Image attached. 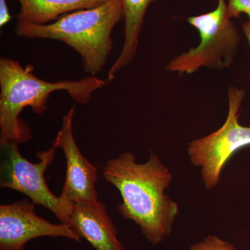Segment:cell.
Wrapping results in <instances>:
<instances>
[{"instance_id":"cell-7","label":"cell","mask_w":250,"mask_h":250,"mask_svg":"<svg viewBox=\"0 0 250 250\" xmlns=\"http://www.w3.org/2000/svg\"><path fill=\"white\" fill-rule=\"evenodd\" d=\"M35 204L22 199L0 205V250H24L28 242L39 237H63L82 243L67 224H53L36 213Z\"/></svg>"},{"instance_id":"cell-13","label":"cell","mask_w":250,"mask_h":250,"mask_svg":"<svg viewBox=\"0 0 250 250\" xmlns=\"http://www.w3.org/2000/svg\"><path fill=\"white\" fill-rule=\"evenodd\" d=\"M228 9L232 18L246 14L250 19V0H228Z\"/></svg>"},{"instance_id":"cell-14","label":"cell","mask_w":250,"mask_h":250,"mask_svg":"<svg viewBox=\"0 0 250 250\" xmlns=\"http://www.w3.org/2000/svg\"><path fill=\"white\" fill-rule=\"evenodd\" d=\"M11 20V16L6 0H0V27H4Z\"/></svg>"},{"instance_id":"cell-2","label":"cell","mask_w":250,"mask_h":250,"mask_svg":"<svg viewBox=\"0 0 250 250\" xmlns=\"http://www.w3.org/2000/svg\"><path fill=\"white\" fill-rule=\"evenodd\" d=\"M34 70L33 65L24 67L14 59H0V146L22 144L31 139L30 129L19 117L24 108L42 114L47 111L51 94L62 90L79 104H87L93 94L106 85L104 81L94 76L47 82L36 77Z\"/></svg>"},{"instance_id":"cell-5","label":"cell","mask_w":250,"mask_h":250,"mask_svg":"<svg viewBox=\"0 0 250 250\" xmlns=\"http://www.w3.org/2000/svg\"><path fill=\"white\" fill-rule=\"evenodd\" d=\"M246 95L243 88H229L228 115L223 126L188 143V155L191 164L201 170L207 190H212L220 183L223 168L233 154L250 146V126H243L239 122L240 108Z\"/></svg>"},{"instance_id":"cell-4","label":"cell","mask_w":250,"mask_h":250,"mask_svg":"<svg viewBox=\"0 0 250 250\" xmlns=\"http://www.w3.org/2000/svg\"><path fill=\"white\" fill-rule=\"evenodd\" d=\"M187 21L198 31L200 43L171 59L165 70L181 76L191 75L204 67L221 70L229 67L242 36L229 14L226 0H218L214 10L188 18Z\"/></svg>"},{"instance_id":"cell-8","label":"cell","mask_w":250,"mask_h":250,"mask_svg":"<svg viewBox=\"0 0 250 250\" xmlns=\"http://www.w3.org/2000/svg\"><path fill=\"white\" fill-rule=\"evenodd\" d=\"M75 109L62 117L53 146L61 148L66 158V175L60 197L70 204L98 201V193L95 183L98 179V169L83 156L77 146L73 134Z\"/></svg>"},{"instance_id":"cell-10","label":"cell","mask_w":250,"mask_h":250,"mask_svg":"<svg viewBox=\"0 0 250 250\" xmlns=\"http://www.w3.org/2000/svg\"><path fill=\"white\" fill-rule=\"evenodd\" d=\"M156 0H122L125 21L124 42L116 62L108 72L107 82L114 80L117 75L132 62L139 45V37L144 18L149 5Z\"/></svg>"},{"instance_id":"cell-3","label":"cell","mask_w":250,"mask_h":250,"mask_svg":"<svg viewBox=\"0 0 250 250\" xmlns=\"http://www.w3.org/2000/svg\"><path fill=\"white\" fill-rule=\"evenodd\" d=\"M123 18L122 0H108L95 7L64 15L47 24L18 22L16 35L62 41L80 54L85 73L96 77L113 49L112 31Z\"/></svg>"},{"instance_id":"cell-9","label":"cell","mask_w":250,"mask_h":250,"mask_svg":"<svg viewBox=\"0 0 250 250\" xmlns=\"http://www.w3.org/2000/svg\"><path fill=\"white\" fill-rule=\"evenodd\" d=\"M69 225L96 250H126L103 202L74 204Z\"/></svg>"},{"instance_id":"cell-12","label":"cell","mask_w":250,"mask_h":250,"mask_svg":"<svg viewBox=\"0 0 250 250\" xmlns=\"http://www.w3.org/2000/svg\"><path fill=\"white\" fill-rule=\"evenodd\" d=\"M188 250H238L231 243L223 241L215 235H208L205 239L195 243Z\"/></svg>"},{"instance_id":"cell-11","label":"cell","mask_w":250,"mask_h":250,"mask_svg":"<svg viewBox=\"0 0 250 250\" xmlns=\"http://www.w3.org/2000/svg\"><path fill=\"white\" fill-rule=\"evenodd\" d=\"M20 5L18 22L47 24L64 15L90 9L108 0H16Z\"/></svg>"},{"instance_id":"cell-15","label":"cell","mask_w":250,"mask_h":250,"mask_svg":"<svg viewBox=\"0 0 250 250\" xmlns=\"http://www.w3.org/2000/svg\"><path fill=\"white\" fill-rule=\"evenodd\" d=\"M242 30H243V34L246 36L250 47V19H248L246 22L243 23V24H242Z\"/></svg>"},{"instance_id":"cell-1","label":"cell","mask_w":250,"mask_h":250,"mask_svg":"<svg viewBox=\"0 0 250 250\" xmlns=\"http://www.w3.org/2000/svg\"><path fill=\"white\" fill-rule=\"evenodd\" d=\"M103 177L121 193L122 216L134 222L151 244H159L172 233L179 206L165 193L172 174L159 156L152 154L139 164L133 153H123L107 161Z\"/></svg>"},{"instance_id":"cell-6","label":"cell","mask_w":250,"mask_h":250,"mask_svg":"<svg viewBox=\"0 0 250 250\" xmlns=\"http://www.w3.org/2000/svg\"><path fill=\"white\" fill-rule=\"evenodd\" d=\"M18 143L0 146V188L12 189L27 195L36 205L45 207L55 215L61 223L69 225L74 204L64 201L49 190L45 172L53 163L56 149L52 147L36 153L39 162L33 164L23 157Z\"/></svg>"}]
</instances>
